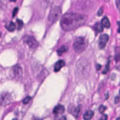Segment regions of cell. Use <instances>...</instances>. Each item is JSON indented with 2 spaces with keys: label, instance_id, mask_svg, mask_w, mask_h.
Returning <instances> with one entry per match:
<instances>
[{
  "label": "cell",
  "instance_id": "obj_1",
  "mask_svg": "<svg viewBox=\"0 0 120 120\" xmlns=\"http://www.w3.org/2000/svg\"><path fill=\"white\" fill-rule=\"evenodd\" d=\"M87 20V16L83 14L75 13H66L60 19V26L66 31L74 30L84 24Z\"/></svg>",
  "mask_w": 120,
  "mask_h": 120
},
{
  "label": "cell",
  "instance_id": "obj_2",
  "mask_svg": "<svg viewBox=\"0 0 120 120\" xmlns=\"http://www.w3.org/2000/svg\"><path fill=\"white\" fill-rule=\"evenodd\" d=\"M88 46V41L84 37H78L73 43V49L77 52L81 53L84 51Z\"/></svg>",
  "mask_w": 120,
  "mask_h": 120
},
{
  "label": "cell",
  "instance_id": "obj_3",
  "mask_svg": "<svg viewBox=\"0 0 120 120\" xmlns=\"http://www.w3.org/2000/svg\"><path fill=\"white\" fill-rule=\"evenodd\" d=\"M61 14V10L60 7L55 6L52 7L50 11L48 19L51 22H55L60 17Z\"/></svg>",
  "mask_w": 120,
  "mask_h": 120
},
{
  "label": "cell",
  "instance_id": "obj_4",
  "mask_svg": "<svg viewBox=\"0 0 120 120\" xmlns=\"http://www.w3.org/2000/svg\"><path fill=\"white\" fill-rule=\"evenodd\" d=\"M23 41L30 48L32 49L37 48L38 45L36 39L33 37L31 36H26L25 37H24Z\"/></svg>",
  "mask_w": 120,
  "mask_h": 120
},
{
  "label": "cell",
  "instance_id": "obj_5",
  "mask_svg": "<svg viewBox=\"0 0 120 120\" xmlns=\"http://www.w3.org/2000/svg\"><path fill=\"white\" fill-rule=\"evenodd\" d=\"M11 95L7 92L2 93L0 95V105H6L11 101Z\"/></svg>",
  "mask_w": 120,
  "mask_h": 120
},
{
  "label": "cell",
  "instance_id": "obj_6",
  "mask_svg": "<svg viewBox=\"0 0 120 120\" xmlns=\"http://www.w3.org/2000/svg\"><path fill=\"white\" fill-rule=\"evenodd\" d=\"M22 69L19 65H16L13 68V74L14 77L16 80H19L22 76Z\"/></svg>",
  "mask_w": 120,
  "mask_h": 120
},
{
  "label": "cell",
  "instance_id": "obj_7",
  "mask_svg": "<svg viewBox=\"0 0 120 120\" xmlns=\"http://www.w3.org/2000/svg\"><path fill=\"white\" fill-rule=\"evenodd\" d=\"M109 39V36L106 34H104L100 36L99 39V48L103 49L105 48Z\"/></svg>",
  "mask_w": 120,
  "mask_h": 120
},
{
  "label": "cell",
  "instance_id": "obj_8",
  "mask_svg": "<svg viewBox=\"0 0 120 120\" xmlns=\"http://www.w3.org/2000/svg\"><path fill=\"white\" fill-rule=\"evenodd\" d=\"M65 111V107L61 105H58L54 107L53 112L55 114H59L63 113Z\"/></svg>",
  "mask_w": 120,
  "mask_h": 120
},
{
  "label": "cell",
  "instance_id": "obj_9",
  "mask_svg": "<svg viewBox=\"0 0 120 120\" xmlns=\"http://www.w3.org/2000/svg\"><path fill=\"white\" fill-rule=\"evenodd\" d=\"M65 65V61L63 60H58L55 64L54 71L55 72H57L59 71L61 68L64 67Z\"/></svg>",
  "mask_w": 120,
  "mask_h": 120
},
{
  "label": "cell",
  "instance_id": "obj_10",
  "mask_svg": "<svg viewBox=\"0 0 120 120\" xmlns=\"http://www.w3.org/2000/svg\"><path fill=\"white\" fill-rule=\"evenodd\" d=\"M81 106H78L77 107H74L71 108V113L75 116V117H77L81 111Z\"/></svg>",
  "mask_w": 120,
  "mask_h": 120
},
{
  "label": "cell",
  "instance_id": "obj_11",
  "mask_svg": "<svg viewBox=\"0 0 120 120\" xmlns=\"http://www.w3.org/2000/svg\"><path fill=\"white\" fill-rule=\"evenodd\" d=\"M101 23L104 27H105L106 28H108L110 27V21H109L108 18L106 16L104 17L102 19Z\"/></svg>",
  "mask_w": 120,
  "mask_h": 120
},
{
  "label": "cell",
  "instance_id": "obj_12",
  "mask_svg": "<svg viewBox=\"0 0 120 120\" xmlns=\"http://www.w3.org/2000/svg\"><path fill=\"white\" fill-rule=\"evenodd\" d=\"M94 112L91 110H88L83 115V118L85 120H90L94 115Z\"/></svg>",
  "mask_w": 120,
  "mask_h": 120
},
{
  "label": "cell",
  "instance_id": "obj_13",
  "mask_svg": "<svg viewBox=\"0 0 120 120\" xmlns=\"http://www.w3.org/2000/svg\"><path fill=\"white\" fill-rule=\"evenodd\" d=\"M6 27L8 31H13L15 29V25L13 22H10L6 25Z\"/></svg>",
  "mask_w": 120,
  "mask_h": 120
},
{
  "label": "cell",
  "instance_id": "obj_14",
  "mask_svg": "<svg viewBox=\"0 0 120 120\" xmlns=\"http://www.w3.org/2000/svg\"><path fill=\"white\" fill-rule=\"evenodd\" d=\"M94 29L97 32H100L103 30V26H102L101 23L97 22L95 24L94 26Z\"/></svg>",
  "mask_w": 120,
  "mask_h": 120
},
{
  "label": "cell",
  "instance_id": "obj_15",
  "mask_svg": "<svg viewBox=\"0 0 120 120\" xmlns=\"http://www.w3.org/2000/svg\"><path fill=\"white\" fill-rule=\"evenodd\" d=\"M68 50V47L65 45L62 46L57 50V53L59 55H61L63 53L66 52Z\"/></svg>",
  "mask_w": 120,
  "mask_h": 120
},
{
  "label": "cell",
  "instance_id": "obj_16",
  "mask_svg": "<svg viewBox=\"0 0 120 120\" xmlns=\"http://www.w3.org/2000/svg\"><path fill=\"white\" fill-rule=\"evenodd\" d=\"M16 22H17V29L20 30L23 26V22L22 20H19V19H17Z\"/></svg>",
  "mask_w": 120,
  "mask_h": 120
},
{
  "label": "cell",
  "instance_id": "obj_17",
  "mask_svg": "<svg viewBox=\"0 0 120 120\" xmlns=\"http://www.w3.org/2000/svg\"><path fill=\"white\" fill-rule=\"evenodd\" d=\"M106 109V107L104 106L103 105H101L100 106V107H99V109H98V110H99V112H100V113H103L105 110Z\"/></svg>",
  "mask_w": 120,
  "mask_h": 120
},
{
  "label": "cell",
  "instance_id": "obj_18",
  "mask_svg": "<svg viewBox=\"0 0 120 120\" xmlns=\"http://www.w3.org/2000/svg\"><path fill=\"white\" fill-rule=\"evenodd\" d=\"M109 61L107 63L106 65L105 66V69L103 70V74H106L108 72V71L109 70Z\"/></svg>",
  "mask_w": 120,
  "mask_h": 120
},
{
  "label": "cell",
  "instance_id": "obj_19",
  "mask_svg": "<svg viewBox=\"0 0 120 120\" xmlns=\"http://www.w3.org/2000/svg\"><path fill=\"white\" fill-rule=\"evenodd\" d=\"M30 99H31L30 97V96H27V97H26L23 99V103L24 104H26L28 103L30 101Z\"/></svg>",
  "mask_w": 120,
  "mask_h": 120
},
{
  "label": "cell",
  "instance_id": "obj_20",
  "mask_svg": "<svg viewBox=\"0 0 120 120\" xmlns=\"http://www.w3.org/2000/svg\"><path fill=\"white\" fill-rule=\"evenodd\" d=\"M115 60H116V61H118L120 59V53H119V49L118 50V52H117V53H116L115 55Z\"/></svg>",
  "mask_w": 120,
  "mask_h": 120
},
{
  "label": "cell",
  "instance_id": "obj_21",
  "mask_svg": "<svg viewBox=\"0 0 120 120\" xmlns=\"http://www.w3.org/2000/svg\"><path fill=\"white\" fill-rule=\"evenodd\" d=\"M103 8H101L98 10V12H97V15H98V16H101V15L103 14Z\"/></svg>",
  "mask_w": 120,
  "mask_h": 120
},
{
  "label": "cell",
  "instance_id": "obj_22",
  "mask_svg": "<svg viewBox=\"0 0 120 120\" xmlns=\"http://www.w3.org/2000/svg\"><path fill=\"white\" fill-rule=\"evenodd\" d=\"M18 8L17 7H16L14 9L13 11V17L16 15V14L18 12Z\"/></svg>",
  "mask_w": 120,
  "mask_h": 120
},
{
  "label": "cell",
  "instance_id": "obj_23",
  "mask_svg": "<svg viewBox=\"0 0 120 120\" xmlns=\"http://www.w3.org/2000/svg\"><path fill=\"white\" fill-rule=\"evenodd\" d=\"M107 119V115L106 114H104V115L102 116V117H101V120H106Z\"/></svg>",
  "mask_w": 120,
  "mask_h": 120
},
{
  "label": "cell",
  "instance_id": "obj_24",
  "mask_svg": "<svg viewBox=\"0 0 120 120\" xmlns=\"http://www.w3.org/2000/svg\"><path fill=\"white\" fill-rule=\"evenodd\" d=\"M119 97L118 96V97H116V98L115 99V103L117 104V103H119Z\"/></svg>",
  "mask_w": 120,
  "mask_h": 120
},
{
  "label": "cell",
  "instance_id": "obj_25",
  "mask_svg": "<svg viewBox=\"0 0 120 120\" xmlns=\"http://www.w3.org/2000/svg\"><path fill=\"white\" fill-rule=\"evenodd\" d=\"M101 66L100 65L98 64V65H97V66H96V69H97V70H99V69H100V68H101Z\"/></svg>",
  "mask_w": 120,
  "mask_h": 120
},
{
  "label": "cell",
  "instance_id": "obj_26",
  "mask_svg": "<svg viewBox=\"0 0 120 120\" xmlns=\"http://www.w3.org/2000/svg\"><path fill=\"white\" fill-rule=\"evenodd\" d=\"M10 1H11V2H15L16 0H9Z\"/></svg>",
  "mask_w": 120,
  "mask_h": 120
},
{
  "label": "cell",
  "instance_id": "obj_27",
  "mask_svg": "<svg viewBox=\"0 0 120 120\" xmlns=\"http://www.w3.org/2000/svg\"><path fill=\"white\" fill-rule=\"evenodd\" d=\"M1 33H0V37H1Z\"/></svg>",
  "mask_w": 120,
  "mask_h": 120
}]
</instances>
